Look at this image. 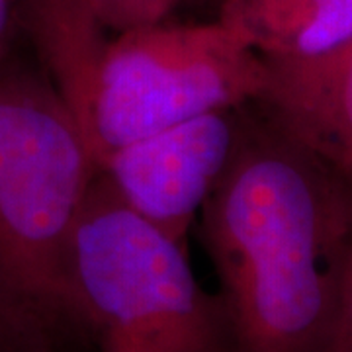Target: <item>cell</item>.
<instances>
[{"label": "cell", "mask_w": 352, "mask_h": 352, "mask_svg": "<svg viewBox=\"0 0 352 352\" xmlns=\"http://www.w3.org/2000/svg\"><path fill=\"white\" fill-rule=\"evenodd\" d=\"M96 173L45 71L0 59V284L47 333L73 317L69 245Z\"/></svg>", "instance_id": "cell-3"}, {"label": "cell", "mask_w": 352, "mask_h": 352, "mask_svg": "<svg viewBox=\"0 0 352 352\" xmlns=\"http://www.w3.org/2000/svg\"><path fill=\"white\" fill-rule=\"evenodd\" d=\"M47 331L25 314L0 284V352H47Z\"/></svg>", "instance_id": "cell-9"}, {"label": "cell", "mask_w": 352, "mask_h": 352, "mask_svg": "<svg viewBox=\"0 0 352 352\" xmlns=\"http://www.w3.org/2000/svg\"><path fill=\"white\" fill-rule=\"evenodd\" d=\"M67 276L73 317L106 352H226L231 340L186 245L135 214L100 173L76 217Z\"/></svg>", "instance_id": "cell-4"}, {"label": "cell", "mask_w": 352, "mask_h": 352, "mask_svg": "<svg viewBox=\"0 0 352 352\" xmlns=\"http://www.w3.org/2000/svg\"><path fill=\"white\" fill-rule=\"evenodd\" d=\"M239 352H335L352 190L256 110L200 214Z\"/></svg>", "instance_id": "cell-1"}, {"label": "cell", "mask_w": 352, "mask_h": 352, "mask_svg": "<svg viewBox=\"0 0 352 352\" xmlns=\"http://www.w3.org/2000/svg\"><path fill=\"white\" fill-rule=\"evenodd\" d=\"M20 24L96 164L164 127L251 104L266 85L263 59L217 20H163L106 38L88 0H24Z\"/></svg>", "instance_id": "cell-2"}, {"label": "cell", "mask_w": 352, "mask_h": 352, "mask_svg": "<svg viewBox=\"0 0 352 352\" xmlns=\"http://www.w3.org/2000/svg\"><path fill=\"white\" fill-rule=\"evenodd\" d=\"M266 65L323 59L352 43V0H217V18Z\"/></svg>", "instance_id": "cell-7"}, {"label": "cell", "mask_w": 352, "mask_h": 352, "mask_svg": "<svg viewBox=\"0 0 352 352\" xmlns=\"http://www.w3.org/2000/svg\"><path fill=\"white\" fill-rule=\"evenodd\" d=\"M180 2H192V4H198V2H206V0H180ZM217 2V0H215Z\"/></svg>", "instance_id": "cell-12"}, {"label": "cell", "mask_w": 352, "mask_h": 352, "mask_svg": "<svg viewBox=\"0 0 352 352\" xmlns=\"http://www.w3.org/2000/svg\"><path fill=\"white\" fill-rule=\"evenodd\" d=\"M252 104L352 188V43L309 63L266 65Z\"/></svg>", "instance_id": "cell-6"}, {"label": "cell", "mask_w": 352, "mask_h": 352, "mask_svg": "<svg viewBox=\"0 0 352 352\" xmlns=\"http://www.w3.org/2000/svg\"><path fill=\"white\" fill-rule=\"evenodd\" d=\"M249 116L251 104L201 113L106 153L96 168L135 214L186 245L239 151Z\"/></svg>", "instance_id": "cell-5"}, {"label": "cell", "mask_w": 352, "mask_h": 352, "mask_svg": "<svg viewBox=\"0 0 352 352\" xmlns=\"http://www.w3.org/2000/svg\"><path fill=\"white\" fill-rule=\"evenodd\" d=\"M22 2L24 0H0V59L6 55L16 25H20Z\"/></svg>", "instance_id": "cell-11"}, {"label": "cell", "mask_w": 352, "mask_h": 352, "mask_svg": "<svg viewBox=\"0 0 352 352\" xmlns=\"http://www.w3.org/2000/svg\"><path fill=\"white\" fill-rule=\"evenodd\" d=\"M335 352H352V231L342 263V274H340Z\"/></svg>", "instance_id": "cell-10"}, {"label": "cell", "mask_w": 352, "mask_h": 352, "mask_svg": "<svg viewBox=\"0 0 352 352\" xmlns=\"http://www.w3.org/2000/svg\"><path fill=\"white\" fill-rule=\"evenodd\" d=\"M104 30L118 34L166 20L180 0H88Z\"/></svg>", "instance_id": "cell-8"}]
</instances>
